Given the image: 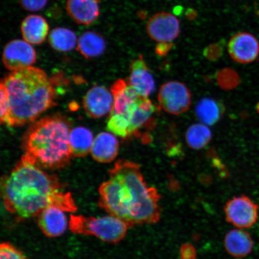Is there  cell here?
Returning a JSON list of instances; mask_svg holds the SVG:
<instances>
[{
	"label": "cell",
	"instance_id": "obj_1",
	"mask_svg": "<svg viewBox=\"0 0 259 259\" xmlns=\"http://www.w3.org/2000/svg\"><path fill=\"white\" fill-rule=\"evenodd\" d=\"M109 175L99 189V205L102 209L129 228L159 221L161 196L155 188L147 185L138 164L118 160Z\"/></svg>",
	"mask_w": 259,
	"mask_h": 259
},
{
	"label": "cell",
	"instance_id": "obj_2",
	"mask_svg": "<svg viewBox=\"0 0 259 259\" xmlns=\"http://www.w3.org/2000/svg\"><path fill=\"white\" fill-rule=\"evenodd\" d=\"M1 187L5 209L19 220L37 218L50 206L65 212L77 210L72 194L64 192L57 177L22 159L2 178Z\"/></svg>",
	"mask_w": 259,
	"mask_h": 259
},
{
	"label": "cell",
	"instance_id": "obj_3",
	"mask_svg": "<svg viewBox=\"0 0 259 259\" xmlns=\"http://www.w3.org/2000/svg\"><path fill=\"white\" fill-rule=\"evenodd\" d=\"M2 82L11 103L9 127L33 122L54 104L56 90L47 73L38 68L11 72Z\"/></svg>",
	"mask_w": 259,
	"mask_h": 259
},
{
	"label": "cell",
	"instance_id": "obj_4",
	"mask_svg": "<svg viewBox=\"0 0 259 259\" xmlns=\"http://www.w3.org/2000/svg\"><path fill=\"white\" fill-rule=\"evenodd\" d=\"M69 121L63 116H47L35 122L24 139L22 159L41 169H59L72 156L69 145Z\"/></svg>",
	"mask_w": 259,
	"mask_h": 259
},
{
	"label": "cell",
	"instance_id": "obj_5",
	"mask_svg": "<svg viewBox=\"0 0 259 259\" xmlns=\"http://www.w3.org/2000/svg\"><path fill=\"white\" fill-rule=\"evenodd\" d=\"M69 228L73 234L93 236L103 241L116 244L122 240L129 227L122 220L112 215L85 217L71 215Z\"/></svg>",
	"mask_w": 259,
	"mask_h": 259
},
{
	"label": "cell",
	"instance_id": "obj_6",
	"mask_svg": "<svg viewBox=\"0 0 259 259\" xmlns=\"http://www.w3.org/2000/svg\"><path fill=\"white\" fill-rule=\"evenodd\" d=\"M226 221L239 229L250 228L256 223L258 206L247 196L235 197L224 207Z\"/></svg>",
	"mask_w": 259,
	"mask_h": 259
},
{
	"label": "cell",
	"instance_id": "obj_7",
	"mask_svg": "<svg viewBox=\"0 0 259 259\" xmlns=\"http://www.w3.org/2000/svg\"><path fill=\"white\" fill-rule=\"evenodd\" d=\"M191 93L185 84L178 81H170L161 86L158 93V102L164 111L178 115L189 109L191 105Z\"/></svg>",
	"mask_w": 259,
	"mask_h": 259
},
{
	"label": "cell",
	"instance_id": "obj_8",
	"mask_svg": "<svg viewBox=\"0 0 259 259\" xmlns=\"http://www.w3.org/2000/svg\"><path fill=\"white\" fill-rule=\"evenodd\" d=\"M36 52L32 45L21 39L9 41L2 55L3 64L11 72L32 67L36 61Z\"/></svg>",
	"mask_w": 259,
	"mask_h": 259
},
{
	"label": "cell",
	"instance_id": "obj_9",
	"mask_svg": "<svg viewBox=\"0 0 259 259\" xmlns=\"http://www.w3.org/2000/svg\"><path fill=\"white\" fill-rule=\"evenodd\" d=\"M156 107L148 97L140 96L129 107L124 115L131 124V137H139L143 128L154 127L153 115ZM120 115V114H119Z\"/></svg>",
	"mask_w": 259,
	"mask_h": 259
},
{
	"label": "cell",
	"instance_id": "obj_10",
	"mask_svg": "<svg viewBox=\"0 0 259 259\" xmlns=\"http://www.w3.org/2000/svg\"><path fill=\"white\" fill-rule=\"evenodd\" d=\"M149 36L158 42H171L179 36L180 24L176 16L160 12L149 19L147 25Z\"/></svg>",
	"mask_w": 259,
	"mask_h": 259
},
{
	"label": "cell",
	"instance_id": "obj_11",
	"mask_svg": "<svg viewBox=\"0 0 259 259\" xmlns=\"http://www.w3.org/2000/svg\"><path fill=\"white\" fill-rule=\"evenodd\" d=\"M228 52L236 62L250 63L259 54V43L254 35L247 32H240L234 35L229 40Z\"/></svg>",
	"mask_w": 259,
	"mask_h": 259
},
{
	"label": "cell",
	"instance_id": "obj_12",
	"mask_svg": "<svg viewBox=\"0 0 259 259\" xmlns=\"http://www.w3.org/2000/svg\"><path fill=\"white\" fill-rule=\"evenodd\" d=\"M113 105L112 92L103 86H94L83 99L84 110L87 115L93 118H101L111 113Z\"/></svg>",
	"mask_w": 259,
	"mask_h": 259
},
{
	"label": "cell",
	"instance_id": "obj_13",
	"mask_svg": "<svg viewBox=\"0 0 259 259\" xmlns=\"http://www.w3.org/2000/svg\"><path fill=\"white\" fill-rule=\"evenodd\" d=\"M36 218L38 228L48 238L62 235L69 226L65 211L54 206L47 207Z\"/></svg>",
	"mask_w": 259,
	"mask_h": 259
},
{
	"label": "cell",
	"instance_id": "obj_14",
	"mask_svg": "<svg viewBox=\"0 0 259 259\" xmlns=\"http://www.w3.org/2000/svg\"><path fill=\"white\" fill-rule=\"evenodd\" d=\"M139 95L148 97L155 90V82L153 74L141 56L133 61L128 82Z\"/></svg>",
	"mask_w": 259,
	"mask_h": 259
},
{
	"label": "cell",
	"instance_id": "obj_15",
	"mask_svg": "<svg viewBox=\"0 0 259 259\" xmlns=\"http://www.w3.org/2000/svg\"><path fill=\"white\" fill-rule=\"evenodd\" d=\"M66 10L77 24L89 25L99 17V0H67Z\"/></svg>",
	"mask_w": 259,
	"mask_h": 259
},
{
	"label": "cell",
	"instance_id": "obj_16",
	"mask_svg": "<svg viewBox=\"0 0 259 259\" xmlns=\"http://www.w3.org/2000/svg\"><path fill=\"white\" fill-rule=\"evenodd\" d=\"M119 150L118 139L112 134L102 132L94 140L92 149V157L101 163H109L114 160Z\"/></svg>",
	"mask_w": 259,
	"mask_h": 259
},
{
	"label": "cell",
	"instance_id": "obj_17",
	"mask_svg": "<svg viewBox=\"0 0 259 259\" xmlns=\"http://www.w3.org/2000/svg\"><path fill=\"white\" fill-rule=\"evenodd\" d=\"M21 30L23 40L32 45H39L47 39L50 27L44 17L31 15L22 22Z\"/></svg>",
	"mask_w": 259,
	"mask_h": 259
},
{
	"label": "cell",
	"instance_id": "obj_18",
	"mask_svg": "<svg viewBox=\"0 0 259 259\" xmlns=\"http://www.w3.org/2000/svg\"><path fill=\"white\" fill-rule=\"evenodd\" d=\"M224 244L226 251L232 256L243 257L251 253L254 243L247 232L234 229L227 233Z\"/></svg>",
	"mask_w": 259,
	"mask_h": 259
},
{
	"label": "cell",
	"instance_id": "obj_19",
	"mask_svg": "<svg viewBox=\"0 0 259 259\" xmlns=\"http://www.w3.org/2000/svg\"><path fill=\"white\" fill-rule=\"evenodd\" d=\"M111 92L113 105L110 115L124 114L128 107L141 96L128 82L122 79L116 80L113 84Z\"/></svg>",
	"mask_w": 259,
	"mask_h": 259
},
{
	"label": "cell",
	"instance_id": "obj_20",
	"mask_svg": "<svg viewBox=\"0 0 259 259\" xmlns=\"http://www.w3.org/2000/svg\"><path fill=\"white\" fill-rule=\"evenodd\" d=\"M225 111L221 102L214 99L206 97L200 100L196 107L197 119L203 124L213 125L221 119Z\"/></svg>",
	"mask_w": 259,
	"mask_h": 259
},
{
	"label": "cell",
	"instance_id": "obj_21",
	"mask_svg": "<svg viewBox=\"0 0 259 259\" xmlns=\"http://www.w3.org/2000/svg\"><path fill=\"white\" fill-rule=\"evenodd\" d=\"M77 50L87 59L101 56L106 50V41L101 35L93 31L84 32L78 38Z\"/></svg>",
	"mask_w": 259,
	"mask_h": 259
},
{
	"label": "cell",
	"instance_id": "obj_22",
	"mask_svg": "<svg viewBox=\"0 0 259 259\" xmlns=\"http://www.w3.org/2000/svg\"><path fill=\"white\" fill-rule=\"evenodd\" d=\"M94 140L92 132L89 129L84 127L73 128L69 135V145L73 156L83 157L88 155L92 151Z\"/></svg>",
	"mask_w": 259,
	"mask_h": 259
},
{
	"label": "cell",
	"instance_id": "obj_23",
	"mask_svg": "<svg viewBox=\"0 0 259 259\" xmlns=\"http://www.w3.org/2000/svg\"><path fill=\"white\" fill-rule=\"evenodd\" d=\"M78 38L74 32L66 28H56L49 35V41L52 48L58 52H69L77 46Z\"/></svg>",
	"mask_w": 259,
	"mask_h": 259
},
{
	"label": "cell",
	"instance_id": "obj_24",
	"mask_svg": "<svg viewBox=\"0 0 259 259\" xmlns=\"http://www.w3.org/2000/svg\"><path fill=\"white\" fill-rule=\"evenodd\" d=\"M212 133L205 124H194L188 128L186 139L187 143L194 150H200L206 147L211 140Z\"/></svg>",
	"mask_w": 259,
	"mask_h": 259
},
{
	"label": "cell",
	"instance_id": "obj_25",
	"mask_svg": "<svg viewBox=\"0 0 259 259\" xmlns=\"http://www.w3.org/2000/svg\"><path fill=\"white\" fill-rule=\"evenodd\" d=\"M0 93H1V116L2 124L9 125L10 119H11V103L7 89L2 82L0 85Z\"/></svg>",
	"mask_w": 259,
	"mask_h": 259
},
{
	"label": "cell",
	"instance_id": "obj_26",
	"mask_svg": "<svg viewBox=\"0 0 259 259\" xmlns=\"http://www.w3.org/2000/svg\"><path fill=\"white\" fill-rule=\"evenodd\" d=\"M0 259H27L21 250L11 243L4 242L0 245Z\"/></svg>",
	"mask_w": 259,
	"mask_h": 259
},
{
	"label": "cell",
	"instance_id": "obj_27",
	"mask_svg": "<svg viewBox=\"0 0 259 259\" xmlns=\"http://www.w3.org/2000/svg\"><path fill=\"white\" fill-rule=\"evenodd\" d=\"M22 8L29 12L41 11L47 6L48 0H19Z\"/></svg>",
	"mask_w": 259,
	"mask_h": 259
},
{
	"label": "cell",
	"instance_id": "obj_28",
	"mask_svg": "<svg viewBox=\"0 0 259 259\" xmlns=\"http://www.w3.org/2000/svg\"><path fill=\"white\" fill-rule=\"evenodd\" d=\"M223 53V48L222 44H213L209 45L204 51V56L209 60L215 61L222 57Z\"/></svg>",
	"mask_w": 259,
	"mask_h": 259
},
{
	"label": "cell",
	"instance_id": "obj_29",
	"mask_svg": "<svg viewBox=\"0 0 259 259\" xmlns=\"http://www.w3.org/2000/svg\"><path fill=\"white\" fill-rule=\"evenodd\" d=\"M197 252L195 247L189 243H186L180 248L181 259H196Z\"/></svg>",
	"mask_w": 259,
	"mask_h": 259
},
{
	"label": "cell",
	"instance_id": "obj_30",
	"mask_svg": "<svg viewBox=\"0 0 259 259\" xmlns=\"http://www.w3.org/2000/svg\"><path fill=\"white\" fill-rule=\"evenodd\" d=\"M173 47L174 44L171 42H159L155 47V54L161 57H165Z\"/></svg>",
	"mask_w": 259,
	"mask_h": 259
},
{
	"label": "cell",
	"instance_id": "obj_31",
	"mask_svg": "<svg viewBox=\"0 0 259 259\" xmlns=\"http://www.w3.org/2000/svg\"><path fill=\"white\" fill-rule=\"evenodd\" d=\"M186 14L187 18L190 20H194L197 17V12L194 9H188Z\"/></svg>",
	"mask_w": 259,
	"mask_h": 259
},
{
	"label": "cell",
	"instance_id": "obj_32",
	"mask_svg": "<svg viewBox=\"0 0 259 259\" xmlns=\"http://www.w3.org/2000/svg\"><path fill=\"white\" fill-rule=\"evenodd\" d=\"M183 8L181 7V6H177L176 8L174 9V14L177 15H179L182 13Z\"/></svg>",
	"mask_w": 259,
	"mask_h": 259
}]
</instances>
